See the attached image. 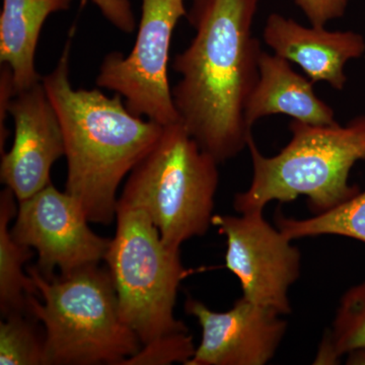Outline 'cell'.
Here are the masks:
<instances>
[{"mask_svg": "<svg viewBox=\"0 0 365 365\" xmlns=\"http://www.w3.org/2000/svg\"><path fill=\"white\" fill-rule=\"evenodd\" d=\"M260 0H196L189 14L195 36L173 69L179 122L218 163L248 148L250 97L260 76V42L252 26Z\"/></svg>", "mask_w": 365, "mask_h": 365, "instance_id": "cell-1", "label": "cell"}, {"mask_svg": "<svg viewBox=\"0 0 365 365\" xmlns=\"http://www.w3.org/2000/svg\"><path fill=\"white\" fill-rule=\"evenodd\" d=\"M185 311L202 329L200 344L186 365L267 364L287 330L282 314L242 297L227 312L188 297Z\"/></svg>", "mask_w": 365, "mask_h": 365, "instance_id": "cell-10", "label": "cell"}, {"mask_svg": "<svg viewBox=\"0 0 365 365\" xmlns=\"http://www.w3.org/2000/svg\"><path fill=\"white\" fill-rule=\"evenodd\" d=\"M116 220L105 262L124 323L143 345L169 334L189 332L174 313L180 283L187 273L180 250L163 241L141 209L118 202Z\"/></svg>", "mask_w": 365, "mask_h": 365, "instance_id": "cell-6", "label": "cell"}, {"mask_svg": "<svg viewBox=\"0 0 365 365\" xmlns=\"http://www.w3.org/2000/svg\"><path fill=\"white\" fill-rule=\"evenodd\" d=\"M38 295L28 314L44 327L46 365H122L141 348L120 316L116 290L100 265L46 277L26 268Z\"/></svg>", "mask_w": 365, "mask_h": 365, "instance_id": "cell-3", "label": "cell"}, {"mask_svg": "<svg viewBox=\"0 0 365 365\" xmlns=\"http://www.w3.org/2000/svg\"><path fill=\"white\" fill-rule=\"evenodd\" d=\"M72 0H4L0 14V63L11 68L16 93L42 81L35 57L41 31L51 14Z\"/></svg>", "mask_w": 365, "mask_h": 365, "instance_id": "cell-14", "label": "cell"}, {"mask_svg": "<svg viewBox=\"0 0 365 365\" xmlns=\"http://www.w3.org/2000/svg\"><path fill=\"white\" fill-rule=\"evenodd\" d=\"M26 314H11L0 322V364L46 365L45 333Z\"/></svg>", "mask_w": 365, "mask_h": 365, "instance_id": "cell-18", "label": "cell"}, {"mask_svg": "<svg viewBox=\"0 0 365 365\" xmlns=\"http://www.w3.org/2000/svg\"><path fill=\"white\" fill-rule=\"evenodd\" d=\"M195 350L193 337L189 332L169 334L141 345L139 351L122 365H186Z\"/></svg>", "mask_w": 365, "mask_h": 365, "instance_id": "cell-19", "label": "cell"}, {"mask_svg": "<svg viewBox=\"0 0 365 365\" xmlns=\"http://www.w3.org/2000/svg\"><path fill=\"white\" fill-rule=\"evenodd\" d=\"M14 143L1 155L0 179L20 201L51 184V169L66 157L63 131L42 81L16 93L9 105Z\"/></svg>", "mask_w": 365, "mask_h": 365, "instance_id": "cell-11", "label": "cell"}, {"mask_svg": "<svg viewBox=\"0 0 365 365\" xmlns=\"http://www.w3.org/2000/svg\"><path fill=\"white\" fill-rule=\"evenodd\" d=\"M350 0H295L314 26H325L329 21L342 18Z\"/></svg>", "mask_w": 365, "mask_h": 365, "instance_id": "cell-20", "label": "cell"}, {"mask_svg": "<svg viewBox=\"0 0 365 365\" xmlns=\"http://www.w3.org/2000/svg\"><path fill=\"white\" fill-rule=\"evenodd\" d=\"M346 364L349 365H365V349L354 350L348 353Z\"/></svg>", "mask_w": 365, "mask_h": 365, "instance_id": "cell-23", "label": "cell"}, {"mask_svg": "<svg viewBox=\"0 0 365 365\" xmlns=\"http://www.w3.org/2000/svg\"><path fill=\"white\" fill-rule=\"evenodd\" d=\"M218 165L180 122L167 125L129 174L118 202L143 210L163 241L180 250L212 225Z\"/></svg>", "mask_w": 365, "mask_h": 365, "instance_id": "cell-5", "label": "cell"}, {"mask_svg": "<svg viewBox=\"0 0 365 365\" xmlns=\"http://www.w3.org/2000/svg\"><path fill=\"white\" fill-rule=\"evenodd\" d=\"M186 14L184 0H141L133 49L109 53L96 81L121 96L129 111L163 126L179 122L168 68L173 33Z\"/></svg>", "mask_w": 365, "mask_h": 365, "instance_id": "cell-7", "label": "cell"}, {"mask_svg": "<svg viewBox=\"0 0 365 365\" xmlns=\"http://www.w3.org/2000/svg\"><path fill=\"white\" fill-rule=\"evenodd\" d=\"M71 37L56 66L42 83L61 124L66 143V191L91 223L116 218L118 188L157 144L163 125L129 111L123 98L74 88L71 79Z\"/></svg>", "mask_w": 365, "mask_h": 365, "instance_id": "cell-2", "label": "cell"}, {"mask_svg": "<svg viewBox=\"0 0 365 365\" xmlns=\"http://www.w3.org/2000/svg\"><path fill=\"white\" fill-rule=\"evenodd\" d=\"M11 227L14 239L38 254L37 267L46 277L67 275L105 261L111 239L93 232L81 204L54 185L19 202Z\"/></svg>", "mask_w": 365, "mask_h": 365, "instance_id": "cell-9", "label": "cell"}, {"mask_svg": "<svg viewBox=\"0 0 365 365\" xmlns=\"http://www.w3.org/2000/svg\"><path fill=\"white\" fill-rule=\"evenodd\" d=\"M359 349H365V281L341 297L332 328L323 338L314 364H337Z\"/></svg>", "mask_w": 365, "mask_h": 365, "instance_id": "cell-17", "label": "cell"}, {"mask_svg": "<svg viewBox=\"0 0 365 365\" xmlns=\"http://www.w3.org/2000/svg\"><path fill=\"white\" fill-rule=\"evenodd\" d=\"M16 197L11 189L0 193V309L4 317L11 314H28V302L38 295L33 279L25 271L32 258L33 249L14 239L11 222L16 217Z\"/></svg>", "mask_w": 365, "mask_h": 365, "instance_id": "cell-15", "label": "cell"}, {"mask_svg": "<svg viewBox=\"0 0 365 365\" xmlns=\"http://www.w3.org/2000/svg\"><path fill=\"white\" fill-rule=\"evenodd\" d=\"M276 227L290 241L319 235H341L365 242V191L325 212L306 220L276 215Z\"/></svg>", "mask_w": 365, "mask_h": 365, "instance_id": "cell-16", "label": "cell"}, {"mask_svg": "<svg viewBox=\"0 0 365 365\" xmlns=\"http://www.w3.org/2000/svg\"><path fill=\"white\" fill-rule=\"evenodd\" d=\"M289 143L274 157L259 150L253 136L248 148L253 179L235 196L239 215L264 210L272 201L292 202L307 197L314 215L325 212L359 193L349 184L350 170L365 160V116L344 125H312L292 120Z\"/></svg>", "mask_w": 365, "mask_h": 365, "instance_id": "cell-4", "label": "cell"}, {"mask_svg": "<svg viewBox=\"0 0 365 365\" xmlns=\"http://www.w3.org/2000/svg\"><path fill=\"white\" fill-rule=\"evenodd\" d=\"M212 225L227 237L225 267L239 279L242 297L282 316L292 314L288 292L300 275L299 248L262 210L213 215Z\"/></svg>", "mask_w": 365, "mask_h": 365, "instance_id": "cell-8", "label": "cell"}, {"mask_svg": "<svg viewBox=\"0 0 365 365\" xmlns=\"http://www.w3.org/2000/svg\"><path fill=\"white\" fill-rule=\"evenodd\" d=\"M115 28L131 34L136 28L135 16L129 0H90Z\"/></svg>", "mask_w": 365, "mask_h": 365, "instance_id": "cell-21", "label": "cell"}, {"mask_svg": "<svg viewBox=\"0 0 365 365\" xmlns=\"http://www.w3.org/2000/svg\"><path fill=\"white\" fill-rule=\"evenodd\" d=\"M313 81L300 76L289 61L262 51L260 76L246 110L249 126L261 118L283 114L312 125L336 123L332 108L314 93Z\"/></svg>", "mask_w": 365, "mask_h": 365, "instance_id": "cell-13", "label": "cell"}, {"mask_svg": "<svg viewBox=\"0 0 365 365\" xmlns=\"http://www.w3.org/2000/svg\"><path fill=\"white\" fill-rule=\"evenodd\" d=\"M16 95L14 88L13 73L9 66L1 64L0 71V153H4V145L9 135L6 127V118L9 115V108L14 96Z\"/></svg>", "mask_w": 365, "mask_h": 365, "instance_id": "cell-22", "label": "cell"}, {"mask_svg": "<svg viewBox=\"0 0 365 365\" xmlns=\"http://www.w3.org/2000/svg\"><path fill=\"white\" fill-rule=\"evenodd\" d=\"M276 55L297 64L313 83L326 81L335 90L344 88V67L365 52V41L354 32H332L325 26L307 28L278 14H271L263 32Z\"/></svg>", "mask_w": 365, "mask_h": 365, "instance_id": "cell-12", "label": "cell"}]
</instances>
